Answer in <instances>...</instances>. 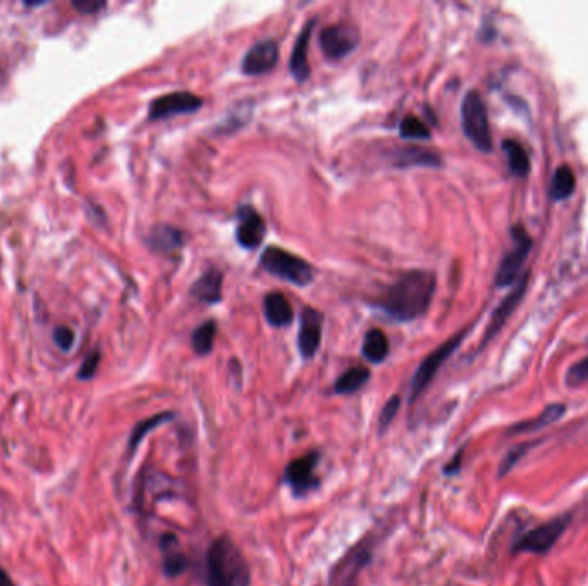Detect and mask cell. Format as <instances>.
<instances>
[{
  "mask_svg": "<svg viewBox=\"0 0 588 586\" xmlns=\"http://www.w3.org/2000/svg\"><path fill=\"white\" fill-rule=\"evenodd\" d=\"M435 291V276L425 270H413L392 284L379 300L380 308L389 318L410 322L427 311Z\"/></svg>",
  "mask_w": 588,
  "mask_h": 586,
  "instance_id": "cell-1",
  "label": "cell"
},
{
  "mask_svg": "<svg viewBox=\"0 0 588 586\" xmlns=\"http://www.w3.org/2000/svg\"><path fill=\"white\" fill-rule=\"evenodd\" d=\"M247 559L229 536H219L208 547L205 559V586H250Z\"/></svg>",
  "mask_w": 588,
  "mask_h": 586,
  "instance_id": "cell-2",
  "label": "cell"
},
{
  "mask_svg": "<svg viewBox=\"0 0 588 586\" xmlns=\"http://www.w3.org/2000/svg\"><path fill=\"white\" fill-rule=\"evenodd\" d=\"M461 122L466 138L480 152L489 153L492 150V133L489 124L487 107L478 91H468L461 104Z\"/></svg>",
  "mask_w": 588,
  "mask_h": 586,
  "instance_id": "cell-3",
  "label": "cell"
},
{
  "mask_svg": "<svg viewBox=\"0 0 588 586\" xmlns=\"http://www.w3.org/2000/svg\"><path fill=\"white\" fill-rule=\"evenodd\" d=\"M260 265L272 276L296 285H309L313 280V269L303 258L278 246H269L262 253Z\"/></svg>",
  "mask_w": 588,
  "mask_h": 586,
  "instance_id": "cell-4",
  "label": "cell"
},
{
  "mask_svg": "<svg viewBox=\"0 0 588 586\" xmlns=\"http://www.w3.org/2000/svg\"><path fill=\"white\" fill-rule=\"evenodd\" d=\"M571 525L569 514H561L558 518L538 525L537 528L527 531L521 538H518L513 545V552H529L537 556H545L553 551L561 536Z\"/></svg>",
  "mask_w": 588,
  "mask_h": 586,
  "instance_id": "cell-5",
  "label": "cell"
},
{
  "mask_svg": "<svg viewBox=\"0 0 588 586\" xmlns=\"http://www.w3.org/2000/svg\"><path fill=\"white\" fill-rule=\"evenodd\" d=\"M466 332L454 335L449 340H446L443 346H439L435 351H432L423 362H421L419 370L413 375L412 380V389H410V402H415L420 397L421 392L428 387V384L434 380V377L437 375V371L441 370V366L448 362L449 356L459 348V344L463 342Z\"/></svg>",
  "mask_w": 588,
  "mask_h": 586,
  "instance_id": "cell-6",
  "label": "cell"
},
{
  "mask_svg": "<svg viewBox=\"0 0 588 586\" xmlns=\"http://www.w3.org/2000/svg\"><path fill=\"white\" fill-rule=\"evenodd\" d=\"M511 234H513V250L506 253L501 265H499V270H498V276H496V285L499 287H506V285H511L514 280L520 277L521 274V267L530 253V248H532V239L530 236L527 234L525 227L523 225H516L511 229Z\"/></svg>",
  "mask_w": 588,
  "mask_h": 586,
  "instance_id": "cell-7",
  "label": "cell"
},
{
  "mask_svg": "<svg viewBox=\"0 0 588 586\" xmlns=\"http://www.w3.org/2000/svg\"><path fill=\"white\" fill-rule=\"evenodd\" d=\"M318 452H309L294 461H291L284 472V481L291 487L293 494L302 497L307 496L318 485V478L315 476V470L318 465Z\"/></svg>",
  "mask_w": 588,
  "mask_h": 586,
  "instance_id": "cell-8",
  "label": "cell"
},
{
  "mask_svg": "<svg viewBox=\"0 0 588 586\" xmlns=\"http://www.w3.org/2000/svg\"><path fill=\"white\" fill-rule=\"evenodd\" d=\"M360 43V33L349 25H331L320 33V49L329 59L349 56Z\"/></svg>",
  "mask_w": 588,
  "mask_h": 586,
  "instance_id": "cell-9",
  "label": "cell"
},
{
  "mask_svg": "<svg viewBox=\"0 0 588 586\" xmlns=\"http://www.w3.org/2000/svg\"><path fill=\"white\" fill-rule=\"evenodd\" d=\"M203 105V100L188 91H174L155 98L150 104V119H168L179 113H192Z\"/></svg>",
  "mask_w": 588,
  "mask_h": 586,
  "instance_id": "cell-10",
  "label": "cell"
},
{
  "mask_svg": "<svg viewBox=\"0 0 588 586\" xmlns=\"http://www.w3.org/2000/svg\"><path fill=\"white\" fill-rule=\"evenodd\" d=\"M279 60V47L274 40H263L253 45L243 59V73L248 76H260L269 73Z\"/></svg>",
  "mask_w": 588,
  "mask_h": 586,
  "instance_id": "cell-11",
  "label": "cell"
},
{
  "mask_svg": "<svg viewBox=\"0 0 588 586\" xmlns=\"http://www.w3.org/2000/svg\"><path fill=\"white\" fill-rule=\"evenodd\" d=\"M238 219H239L236 229L238 243L247 250L258 248L265 236V223L262 221L260 214L250 205H245L238 210Z\"/></svg>",
  "mask_w": 588,
  "mask_h": 586,
  "instance_id": "cell-12",
  "label": "cell"
},
{
  "mask_svg": "<svg viewBox=\"0 0 588 586\" xmlns=\"http://www.w3.org/2000/svg\"><path fill=\"white\" fill-rule=\"evenodd\" d=\"M322 324L324 316L317 309L313 308L303 309L300 334H298V349L303 358H311L318 351L322 339Z\"/></svg>",
  "mask_w": 588,
  "mask_h": 586,
  "instance_id": "cell-13",
  "label": "cell"
},
{
  "mask_svg": "<svg viewBox=\"0 0 588 586\" xmlns=\"http://www.w3.org/2000/svg\"><path fill=\"white\" fill-rule=\"evenodd\" d=\"M527 284H529V274H525L523 277H521V282L507 294V298H506L505 301L498 307V309L492 313V318H490V324H489V327H487V331H485V335H483V339H482V348L494 337V335L498 334L501 329H503V325L506 324V320L513 315V311L518 308V305H520V301L523 300V296H525V293H527Z\"/></svg>",
  "mask_w": 588,
  "mask_h": 586,
  "instance_id": "cell-14",
  "label": "cell"
},
{
  "mask_svg": "<svg viewBox=\"0 0 588 586\" xmlns=\"http://www.w3.org/2000/svg\"><path fill=\"white\" fill-rule=\"evenodd\" d=\"M315 25H317V20L309 21L303 27V29L300 31V35H298V38L294 42V47H293V54H291V60H289V69H291V74L294 76V80L298 83H303V82H307L310 78L309 45Z\"/></svg>",
  "mask_w": 588,
  "mask_h": 586,
  "instance_id": "cell-15",
  "label": "cell"
},
{
  "mask_svg": "<svg viewBox=\"0 0 588 586\" xmlns=\"http://www.w3.org/2000/svg\"><path fill=\"white\" fill-rule=\"evenodd\" d=\"M368 559H370V554H368V551L365 549L364 545L351 551V554H348L337 564V567H334L331 585L349 586V583L355 580V576L360 573V569L364 567L365 562Z\"/></svg>",
  "mask_w": 588,
  "mask_h": 586,
  "instance_id": "cell-16",
  "label": "cell"
},
{
  "mask_svg": "<svg viewBox=\"0 0 588 586\" xmlns=\"http://www.w3.org/2000/svg\"><path fill=\"white\" fill-rule=\"evenodd\" d=\"M223 280H224L223 272L212 269L196 280L195 284L192 285L190 293L193 298L203 303H208V305L217 303L223 300Z\"/></svg>",
  "mask_w": 588,
  "mask_h": 586,
  "instance_id": "cell-17",
  "label": "cell"
},
{
  "mask_svg": "<svg viewBox=\"0 0 588 586\" xmlns=\"http://www.w3.org/2000/svg\"><path fill=\"white\" fill-rule=\"evenodd\" d=\"M148 245L161 253H172L184 245L183 232L172 225H155L148 234Z\"/></svg>",
  "mask_w": 588,
  "mask_h": 586,
  "instance_id": "cell-18",
  "label": "cell"
},
{
  "mask_svg": "<svg viewBox=\"0 0 588 586\" xmlns=\"http://www.w3.org/2000/svg\"><path fill=\"white\" fill-rule=\"evenodd\" d=\"M566 413V404H561V402H554V404H549L537 418L529 419V421H523V423H518L514 426L509 428V434L513 435H518V434H532V432H537V430H542L553 423H556L558 419L562 418Z\"/></svg>",
  "mask_w": 588,
  "mask_h": 586,
  "instance_id": "cell-19",
  "label": "cell"
},
{
  "mask_svg": "<svg viewBox=\"0 0 588 586\" xmlns=\"http://www.w3.org/2000/svg\"><path fill=\"white\" fill-rule=\"evenodd\" d=\"M263 311L272 327H287L293 322V308L280 293H270L265 298Z\"/></svg>",
  "mask_w": 588,
  "mask_h": 586,
  "instance_id": "cell-20",
  "label": "cell"
},
{
  "mask_svg": "<svg viewBox=\"0 0 588 586\" xmlns=\"http://www.w3.org/2000/svg\"><path fill=\"white\" fill-rule=\"evenodd\" d=\"M164 554V569L168 576H177L186 569V558L179 549V542L174 535H166L161 542Z\"/></svg>",
  "mask_w": 588,
  "mask_h": 586,
  "instance_id": "cell-21",
  "label": "cell"
},
{
  "mask_svg": "<svg viewBox=\"0 0 588 586\" xmlns=\"http://www.w3.org/2000/svg\"><path fill=\"white\" fill-rule=\"evenodd\" d=\"M362 353L370 363H382L389 355V340L386 334L379 329L368 331L365 335Z\"/></svg>",
  "mask_w": 588,
  "mask_h": 586,
  "instance_id": "cell-22",
  "label": "cell"
},
{
  "mask_svg": "<svg viewBox=\"0 0 588 586\" xmlns=\"http://www.w3.org/2000/svg\"><path fill=\"white\" fill-rule=\"evenodd\" d=\"M503 150L507 157L511 174H514L518 177H527L530 172V159H529V153L525 152V148L521 146V143H518L516 140H506L503 143Z\"/></svg>",
  "mask_w": 588,
  "mask_h": 586,
  "instance_id": "cell-23",
  "label": "cell"
},
{
  "mask_svg": "<svg viewBox=\"0 0 588 586\" xmlns=\"http://www.w3.org/2000/svg\"><path fill=\"white\" fill-rule=\"evenodd\" d=\"M370 379V371L365 366H353L346 370L334 384L336 394H353L360 391Z\"/></svg>",
  "mask_w": 588,
  "mask_h": 586,
  "instance_id": "cell-24",
  "label": "cell"
},
{
  "mask_svg": "<svg viewBox=\"0 0 588 586\" xmlns=\"http://www.w3.org/2000/svg\"><path fill=\"white\" fill-rule=\"evenodd\" d=\"M575 186H576V179H575L573 170L568 166H561L553 176L549 193H551L553 199H566V198L573 195Z\"/></svg>",
  "mask_w": 588,
  "mask_h": 586,
  "instance_id": "cell-25",
  "label": "cell"
},
{
  "mask_svg": "<svg viewBox=\"0 0 588 586\" xmlns=\"http://www.w3.org/2000/svg\"><path fill=\"white\" fill-rule=\"evenodd\" d=\"M397 166L410 168V166H425V168H439L441 159L435 153H430L421 148H408L401 150L397 155Z\"/></svg>",
  "mask_w": 588,
  "mask_h": 586,
  "instance_id": "cell-26",
  "label": "cell"
},
{
  "mask_svg": "<svg viewBox=\"0 0 588 586\" xmlns=\"http://www.w3.org/2000/svg\"><path fill=\"white\" fill-rule=\"evenodd\" d=\"M217 334V325L214 320H208L196 327L195 332L192 335V344L195 349L196 355L207 356L214 349V340Z\"/></svg>",
  "mask_w": 588,
  "mask_h": 586,
  "instance_id": "cell-27",
  "label": "cell"
},
{
  "mask_svg": "<svg viewBox=\"0 0 588 586\" xmlns=\"http://www.w3.org/2000/svg\"><path fill=\"white\" fill-rule=\"evenodd\" d=\"M399 135L408 140H428L430 129L415 115H406L399 124Z\"/></svg>",
  "mask_w": 588,
  "mask_h": 586,
  "instance_id": "cell-28",
  "label": "cell"
},
{
  "mask_svg": "<svg viewBox=\"0 0 588 586\" xmlns=\"http://www.w3.org/2000/svg\"><path fill=\"white\" fill-rule=\"evenodd\" d=\"M174 418L172 413H161V415H155L152 418L143 419L141 423L137 425V428L133 430V435H131V442H129V447L131 449H137V446L140 444L141 441L146 437V434L157 426H161L162 423H166L169 419Z\"/></svg>",
  "mask_w": 588,
  "mask_h": 586,
  "instance_id": "cell-29",
  "label": "cell"
},
{
  "mask_svg": "<svg viewBox=\"0 0 588 586\" xmlns=\"http://www.w3.org/2000/svg\"><path fill=\"white\" fill-rule=\"evenodd\" d=\"M588 382V356L585 360L573 364L566 373V384L569 387H576Z\"/></svg>",
  "mask_w": 588,
  "mask_h": 586,
  "instance_id": "cell-30",
  "label": "cell"
},
{
  "mask_svg": "<svg viewBox=\"0 0 588 586\" xmlns=\"http://www.w3.org/2000/svg\"><path fill=\"white\" fill-rule=\"evenodd\" d=\"M530 446L533 444H523V446L514 447L511 449L507 454H506L503 463H501V468H499V475L505 476L518 465V461L530 450Z\"/></svg>",
  "mask_w": 588,
  "mask_h": 586,
  "instance_id": "cell-31",
  "label": "cell"
},
{
  "mask_svg": "<svg viewBox=\"0 0 588 586\" xmlns=\"http://www.w3.org/2000/svg\"><path fill=\"white\" fill-rule=\"evenodd\" d=\"M399 406H401V399L397 395H394L391 401H388V404L384 406V410L380 413V418H379V432L380 434H384L386 428L391 425L392 419L396 418V415L399 411Z\"/></svg>",
  "mask_w": 588,
  "mask_h": 586,
  "instance_id": "cell-32",
  "label": "cell"
},
{
  "mask_svg": "<svg viewBox=\"0 0 588 586\" xmlns=\"http://www.w3.org/2000/svg\"><path fill=\"white\" fill-rule=\"evenodd\" d=\"M98 363H100V353L98 351H93L90 353L86 358H84L83 364L80 368V379L83 380H88L95 375L97 368H98Z\"/></svg>",
  "mask_w": 588,
  "mask_h": 586,
  "instance_id": "cell-33",
  "label": "cell"
},
{
  "mask_svg": "<svg viewBox=\"0 0 588 586\" xmlns=\"http://www.w3.org/2000/svg\"><path fill=\"white\" fill-rule=\"evenodd\" d=\"M54 339L62 351H69L74 344V332L69 327H57Z\"/></svg>",
  "mask_w": 588,
  "mask_h": 586,
  "instance_id": "cell-34",
  "label": "cell"
},
{
  "mask_svg": "<svg viewBox=\"0 0 588 586\" xmlns=\"http://www.w3.org/2000/svg\"><path fill=\"white\" fill-rule=\"evenodd\" d=\"M461 456H463V450H459V452L454 456V459H452L448 466L444 468V472H446L448 475L458 473V470H459V466H461Z\"/></svg>",
  "mask_w": 588,
  "mask_h": 586,
  "instance_id": "cell-35",
  "label": "cell"
},
{
  "mask_svg": "<svg viewBox=\"0 0 588 586\" xmlns=\"http://www.w3.org/2000/svg\"><path fill=\"white\" fill-rule=\"evenodd\" d=\"M74 7L78 9V11H82V12H84V11H90V12H95V11H98V9H102V7H106V4H97V2H83V4H74Z\"/></svg>",
  "mask_w": 588,
  "mask_h": 586,
  "instance_id": "cell-36",
  "label": "cell"
},
{
  "mask_svg": "<svg viewBox=\"0 0 588 586\" xmlns=\"http://www.w3.org/2000/svg\"><path fill=\"white\" fill-rule=\"evenodd\" d=\"M0 586H14L11 576L2 567H0Z\"/></svg>",
  "mask_w": 588,
  "mask_h": 586,
  "instance_id": "cell-37",
  "label": "cell"
}]
</instances>
